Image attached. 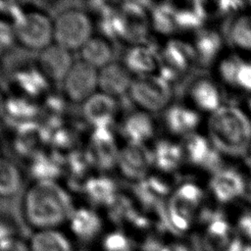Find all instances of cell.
Here are the masks:
<instances>
[{
    "label": "cell",
    "mask_w": 251,
    "mask_h": 251,
    "mask_svg": "<svg viewBox=\"0 0 251 251\" xmlns=\"http://www.w3.org/2000/svg\"><path fill=\"white\" fill-rule=\"evenodd\" d=\"M210 187L214 196L220 202H228L242 195L244 179L233 170H221L214 175Z\"/></svg>",
    "instance_id": "44dd1931"
},
{
    "label": "cell",
    "mask_w": 251,
    "mask_h": 251,
    "mask_svg": "<svg viewBox=\"0 0 251 251\" xmlns=\"http://www.w3.org/2000/svg\"><path fill=\"white\" fill-rule=\"evenodd\" d=\"M240 62L241 60L239 58L230 57L225 60L220 67V73L223 78L231 85H234L235 83V75Z\"/></svg>",
    "instance_id": "d590c367"
},
{
    "label": "cell",
    "mask_w": 251,
    "mask_h": 251,
    "mask_svg": "<svg viewBox=\"0 0 251 251\" xmlns=\"http://www.w3.org/2000/svg\"><path fill=\"white\" fill-rule=\"evenodd\" d=\"M134 76L123 63L113 61L99 70L98 89L117 99L128 94Z\"/></svg>",
    "instance_id": "2e32d148"
},
{
    "label": "cell",
    "mask_w": 251,
    "mask_h": 251,
    "mask_svg": "<svg viewBox=\"0 0 251 251\" xmlns=\"http://www.w3.org/2000/svg\"><path fill=\"white\" fill-rule=\"evenodd\" d=\"M17 44L40 52L54 42L53 19L39 8H25L13 24Z\"/></svg>",
    "instance_id": "277c9868"
},
{
    "label": "cell",
    "mask_w": 251,
    "mask_h": 251,
    "mask_svg": "<svg viewBox=\"0 0 251 251\" xmlns=\"http://www.w3.org/2000/svg\"><path fill=\"white\" fill-rule=\"evenodd\" d=\"M93 21L77 7L61 10L53 19L54 43L74 52L79 51L93 36Z\"/></svg>",
    "instance_id": "3957f363"
},
{
    "label": "cell",
    "mask_w": 251,
    "mask_h": 251,
    "mask_svg": "<svg viewBox=\"0 0 251 251\" xmlns=\"http://www.w3.org/2000/svg\"><path fill=\"white\" fill-rule=\"evenodd\" d=\"M243 5L240 1H220L217 2V12L220 14H228L232 11H235L239 6Z\"/></svg>",
    "instance_id": "f35d334b"
},
{
    "label": "cell",
    "mask_w": 251,
    "mask_h": 251,
    "mask_svg": "<svg viewBox=\"0 0 251 251\" xmlns=\"http://www.w3.org/2000/svg\"><path fill=\"white\" fill-rule=\"evenodd\" d=\"M234 85L251 91V63L240 62L235 75Z\"/></svg>",
    "instance_id": "8d00e7d4"
},
{
    "label": "cell",
    "mask_w": 251,
    "mask_h": 251,
    "mask_svg": "<svg viewBox=\"0 0 251 251\" xmlns=\"http://www.w3.org/2000/svg\"><path fill=\"white\" fill-rule=\"evenodd\" d=\"M238 232L251 243V214L242 215L237 223Z\"/></svg>",
    "instance_id": "74e56055"
},
{
    "label": "cell",
    "mask_w": 251,
    "mask_h": 251,
    "mask_svg": "<svg viewBox=\"0 0 251 251\" xmlns=\"http://www.w3.org/2000/svg\"><path fill=\"white\" fill-rule=\"evenodd\" d=\"M27 244L28 251H76L73 238L62 228L33 231Z\"/></svg>",
    "instance_id": "d6986e66"
},
{
    "label": "cell",
    "mask_w": 251,
    "mask_h": 251,
    "mask_svg": "<svg viewBox=\"0 0 251 251\" xmlns=\"http://www.w3.org/2000/svg\"><path fill=\"white\" fill-rule=\"evenodd\" d=\"M100 242L102 251H130L129 239L118 230L104 233Z\"/></svg>",
    "instance_id": "d6a6232c"
},
{
    "label": "cell",
    "mask_w": 251,
    "mask_h": 251,
    "mask_svg": "<svg viewBox=\"0 0 251 251\" xmlns=\"http://www.w3.org/2000/svg\"><path fill=\"white\" fill-rule=\"evenodd\" d=\"M17 44L12 24L0 20V56L8 54Z\"/></svg>",
    "instance_id": "836d02e7"
},
{
    "label": "cell",
    "mask_w": 251,
    "mask_h": 251,
    "mask_svg": "<svg viewBox=\"0 0 251 251\" xmlns=\"http://www.w3.org/2000/svg\"><path fill=\"white\" fill-rule=\"evenodd\" d=\"M152 166V151L146 145L126 142L120 148L116 167L126 179L136 183L143 180Z\"/></svg>",
    "instance_id": "ba28073f"
},
{
    "label": "cell",
    "mask_w": 251,
    "mask_h": 251,
    "mask_svg": "<svg viewBox=\"0 0 251 251\" xmlns=\"http://www.w3.org/2000/svg\"><path fill=\"white\" fill-rule=\"evenodd\" d=\"M39 117L40 106L33 100L16 94L5 98L1 119L12 127L38 122Z\"/></svg>",
    "instance_id": "e0dca14e"
},
{
    "label": "cell",
    "mask_w": 251,
    "mask_h": 251,
    "mask_svg": "<svg viewBox=\"0 0 251 251\" xmlns=\"http://www.w3.org/2000/svg\"><path fill=\"white\" fill-rule=\"evenodd\" d=\"M81 190L90 202L100 206L114 204L119 196L117 183L104 175L88 176L83 181Z\"/></svg>",
    "instance_id": "ffe728a7"
},
{
    "label": "cell",
    "mask_w": 251,
    "mask_h": 251,
    "mask_svg": "<svg viewBox=\"0 0 251 251\" xmlns=\"http://www.w3.org/2000/svg\"><path fill=\"white\" fill-rule=\"evenodd\" d=\"M74 209L71 194L58 181L32 180L25 188L20 203L22 218L33 231L61 228Z\"/></svg>",
    "instance_id": "6da1fadb"
},
{
    "label": "cell",
    "mask_w": 251,
    "mask_h": 251,
    "mask_svg": "<svg viewBox=\"0 0 251 251\" xmlns=\"http://www.w3.org/2000/svg\"><path fill=\"white\" fill-rule=\"evenodd\" d=\"M152 157L153 165L164 172L176 170L183 159L181 147L165 139L156 142L152 150Z\"/></svg>",
    "instance_id": "484cf974"
},
{
    "label": "cell",
    "mask_w": 251,
    "mask_h": 251,
    "mask_svg": "<svg viewBox=\"0 0 251 251\" xmlns=\"http://www.w3.org/2000/svg\"><path fill=\"white\" fill-rule=\"evenodd\" d=\"M12 82L17 91L16 95L31 100L47 96L51 84L35 63L16 69L12 75Z\"/></svg>",
    "instance_id": "9a60e30c"
},
{
    "label": "cell",
    "mask_w": 251,
    "mask_h": 251,
    "mask_svg": "<svg viewBox=\"0 0 251 251\" xmlns=\"http://www.w3.org/2000/svg\"><path fill=\"white\" fill-rule=\"evenodd\" d=\"M25 7L15 1H0V20L14 24L24 13Z\"/></svg>",
    "instance_id": "e575fe53"
},
{
    "label": "cell",
    "mask_w": 251,
    "mask_h": 251,
    "mask_svg": "<svg viewBox=\"0 0 251 251\" xmlns=\"http://www.w3.org/2000/svg\"><path fill=\"white\" fill-rule=\"evenodd\" d=\"M74 63L72 52L54 42L38 52L35 61L51 83H62Z\"/></svg>",
    "instance_id": "4fadbf2b"
},
{
    "label": "cell",
    "mask_w": 251,
    "mask_h": 251,
    "mask_svg": "<svg viewBox=\"0 0 251 251\" xmlns=\"http://www.w3.org/2000/svg\"><path fill=\"white\" fill-rule=\"evenodd\" d=\"M80 59L98 71L113 62L114 48L111 40L93 35L79 50Z\"/></svg>",
    "instance_id": "cb8c5ba5"
},
{
    "label": "cell",
    "mask_w": 251,
    "mask_h": 251,
    "mask_svg": "<svg viewBox=\"0 0 251 251\" xmlns=\"http://www.w3.org/2000/svg\"><path fill=\"white\" fill-rule=\"evenodd\" d=\"M23 172L12 160L0 157V197L11 198L23 188Z\"/></svg>",
    "instance_id": "d4e9b609"
},
{
    "label": "cell",
    "mask_w": 251,
    "mask_h": 251,
    "mask_svg": "<svg viewBox=\"0 0 251 251\" xmlns=\"http://www.w3.org/2000/svg\"><path fill=\"white\" fill-rule=\"evenodd\" d=\"M249 106H250V109H251V98L249 99Z\"/></svg>",
    "instance_id": "7bdbcfd3"
},
{
    "label": "cell",
    "mask_w": 251,
    "mask_h": 251,
    "mask_svg": "<svg viewBox=\"0 0 251 251\" xmlns=\"http://www.w3.org/2000/svg\"><path fill=\"white\" fill-rule=\"evenodd\" d=\"M190 95L196 105L207 111H216L220 104V94L213 82L206 78L195 80L190 85Z\"/></svg>",
    "instance_id": "f1b7e54d"
},
{
    "label": "cell",
    "mask_w": 251,
    "mask_h": 251,
    "mask_svg": "<svg viewBox=\"0 0 251 251\" xmlns=\"http://www.w3.org/2000/svg\"><path fill=\"white\" fill-rule=\"evenodd\" d=\"M228 32L229 38L234 44L251 50V16L237 19Z\"/></svg>",
    "instance_id": "1f68e13d"
},
{
    "label": "cell",
    "mask_w": 251,
    "mask_h": 251,
    "mask_svg": "<svg viewBox=\"0 0 251 251\" xmlns=\"http://www.w3.org/2000/svg\"><path fill=\"white\" fill-rule=\"evenodd\" d=\"M180 147L183 159L191 164L201 167L214 149L210 147L208 141L204 137L196 133L186 134Z\"/></svg>",
    "instance_id": "83f0119b"
},
{
    "label": "cell",
    "mask_w": 251,
    "mask_h": 251,
    "mask_svg": "<svg viewBox=\"0 0 251 251\" xmlns=\"http://www.w3.org/2000/svg\"><path fill=\"white\" fill-rule=\"evenodd\" d=\"M0 74H1V71H0Z\"/></svg>",
    "instance_id": "ee69618b"
},
{
    "label": "cell",
    "mask_w": 251,
    "mask_h": 251,
    "mask_svg": "<svg viewBox=\"0 0 251 251\" xmlns=\"http://www.w3.org/2000/svg\"><path fill=\"white\" fill-rule=\"evenodd\" d=\"M202 198L203 192L197 185L182 184L165 204L167 222L179 232L188 230L195 220L196 211Z\"/></svg>",
    "instance_id": "5b68a950"
},
{
    "label": "cell",
    "mask_w": 251,
    "mask_h": 251,
    "mask_svg": "<svg viewBox=\"0 0 251 251\" xmlns=\"http://www.w3.org/2000/svg\"><path fill=\"white\" fill-rule=\"evenodd\" d=\"M243 251H251V243L248 244L247 246L243 247Z\"/></svg>",
    "instance_id": "b9f144b4"
},
{
    "label": "cell",
    "mask_w": 251,
    "mask_h": 251,
    "mask_svg": "<svg viewBox=\"0 0 251 251\" xmlns=\"http://www.w3.org/2000/svg\"><path fill=\"white\" fill-rule=\"evenodd\" d=\"M13 147L17 154L31 160L45 152L50 144L51 131L39 122L15 127Z\"/></svg>",
    "instance_id": "8fae6325"
},
{
    "label": "cell",
    "mask_w": 251,
    "mask_h": 251,
    "mask_svg": "<svg viewBox=\"0 0 251 251\" xmlns=\"http://www.w3.org/2000/svg\"><path fill=\"white\" fill-rule=\"evenodd\" d=\"M120 148L111 127L93 128L86 148V155L92 165L101 171L117 166Z\"/></svg>",
    "instance_id": "9c48e42d"
},
{
    "label": "cell",
    "mask_w": 251,
    "mask_h": 251,
    "mask_svg": "<svg viewBox=\"0 0 251 251\" xmlns=\"http://www.w3.org/2000/svg\"><path fill=\"white\" fill-rule=\"evenodd\" d=\"M221 36L213 30H201L195 39V52L197 61L208 66L217 56L221 49Z\"/></svg>",
    "instance_id": "f546056e"
},
{
    "label": "cell",
    "mask_w": 251,
    "mask_h": 251,
    "mask_svg": "<svg viewBox=\"0 0 251 251\" xmlns=\"http://www.w3.org/2000/svg\"><path fill=\"white\" fill-rule=\"evenodd\" d=\"M241 196L251 203V176L244 180V189Z\"/></svg>",
    "instance_id": "ab89813d"
},
{
    "label": "cell",
    "mask_w": 251,
    "mask_h": 251,
    "mask_svg": "<svg viewBox=\"0 0 251 251\" xmlns=\"http://www.w3.org/2000/svg\"><path fill=\"white\" fill-rule=\"evenodd\" d=\"M29 162V174L34 181H57L64 174V162L56 152L45 151Z\"/></svg>",
    "instance_id": "603a6c76"
},
{
    "label": "cell",
    "mask_w": 251,
    "mask_h": 251,
    "mask_svg": "<svg viewBox=\"0 0 251 251\" xmlns=\"http://www.w3.org/2000/svg\"><path fill=\"white\" fill-rule=\"evenodd\" d=\"M195 60L197 56L192 46L179 40H172L160 55V76L170 83L185 72Z\"/></svg>",
    "instance_id": "7c38bea8"
},
{
    "label": "cell",
    "mask_w": 251,
    "mask_h": 251,
    "mask_svg": "<svg viewBox=\"0 0 251 251\" xmlns=\"http://www.w3.org/2000/svg\"><path fill=\"white\" fill-rule=\"evenodd\" d=\"M209 133L218 151L239 156L250 145L251 123L237 108L222 107L209 120Z\"/></svg>",
    "instance_id": "7a4b0ae2"
},
{
    "label": "cell",
    "mask_w": 251,
    "mask_h": 251,
    "mask_svg": "<svg viewBox=\"0 0 251 251\" xmlns=\"http://www.w3.org/2000/svg\"><path fill=\"white\" fill-rule=\"evenodd\" d=\"M0 157H1V156H0Z\"/></svg>",
    "instance_id": "f6af8a7d"
},
{
    "label": "cell",
    "mask_w": 251,
    "mask_h": 251,
    "mask_svg": "<svg viewBox=\"0 0 251 251\" xmlns=\"http://www.w3.org/2000/svg\"><path fill=\"white\" fill-rule=\"evenodd\" d=\"M128 96L140 111L151 113L163 110L172 98L170 83L162 76L149 75L134 76Z\"/></svg>",
    "instance_id": "8992f818"
},
{
    "label": "cell",
    "mask_w": 251,
    "mask_h": 251,
    "mask_svg": "<svg viewBox=\"0 0 251 251\" xmlns=\"http://www.w3.org/2000/svg\"><path fill=\"white\" fill-rule=\"evenodd\" d=\"M154 123L148 113L137 111L129 114L124 121L122 131L128 143L144 144L154 134Z\"/></svg>",
    "instance_id": "7402d4cb"
},
{
    "label": "cell",
    "mask_w": 251,
    "mask_h": 251,
    "mask_svg": "<svg viewBox=\"0 0 251 251\" xmlns=\"http://www.w3.org/2000/svg\"><path fill=\"white\" fill-rule=\"evenodd\" d=\"M151 22L154 28L161 33H171L176 30V7L162 3L151 10Z\"/></svg>",
    "instance_id": "4dcf8cb0"
},
{
    "label": "cell",
    "mask_w": 251,
    "mask_h": 251,
    "mask_svg": "<svg viewBox=\"0 0 251 251\" xmlns=\"http://www.w3.org/2000/svg\"><path fill=\"white\" fill-rule=\"evenodd\" d=\"M167 128L175 134H188L199 122L198 115L184 107L173 106L169 108L164 116Z\"/></svg>",
    "instance_id": "4316f807"
},
{
    "label": "cell",
    "mask_w": 251,
    "mask_h": 251,
    "mask_svg": "<svg viewBox=\"0 0 251 251\" xmlns=\"http://www.w3.org/2000/svg\"><path fill=\"white\" fill-rule=\"evenodd\" d=\"M66 226L73 240L80 243L88 244L100 240L104 235L102 217L91 207H75Z\"/></svg>",
    "instance_id": "30bf717a"
},
{
    "label": "cell",
    "mask_w": 251,
    "mask_h": 251,
    "mask_svg": "<svg viewBox=\"0 0 251 251\" xmlns=\"http://www.w3.org/2000/svg\"><path fill=\"white\" fill-rule=\"evenodd\" d=\"M123 64L135 77L153 75L160 66V56L157 51L146 43L131 45L124 56Z\"/></svg>",
    "instance_id": "ac0fdd59"
},
{
    "label": "cell",
    "mask_w": 251,
    "mask_h": 251,
    "mask_svg": "<svg viewBox=\"0 0 251 251\" xmlns=\"http://www.w3.org/2000/svg\"><path fill=\"white\" fill-rule=\"evenodd\" d=\"M4 101H5V98H4V97L1 95V93H0V119L2 118V111H3Z\"/></svg>",
    "instance_id": "60d3db41"
},
{
    "label": "cell",
    "mask_w": 251,
    "mask_h": 251,
    "mask_svg": "<svg viewBox=\"0 0 251 251\" xmlns=\"http://www.w3.org/2000/svg\"><path fill=\"white\" fill-rule=\"evenodd\" d=\"M99 71L81 59L75 61L62 81L63 96L72 103L82 104L97 92Z\"/></svg>",
    "instance_id": "52a82bcc"
},
{
    "label": "cell",
    "mask_w": 251,
    "mask_h": 251,
    "mask_svg": "<svg viewBox=\"0 0 251 251\" xmlns=\"http://www.w3.org/2000/svg\"><path fill=\"white\" fill-rule=\"evenodd\" d=\"M81 105L82 117L93 128L111 127L119 111L117 99L101 91L94 93Z\"/></svg>",
    "instance_id": "5bb4252c"
}]
</instances>
